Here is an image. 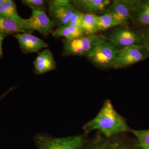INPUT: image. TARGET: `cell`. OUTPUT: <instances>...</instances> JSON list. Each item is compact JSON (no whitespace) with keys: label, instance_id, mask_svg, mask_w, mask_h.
Here are the masks:
<instances>
[{"label":"cell","instance_id":"603a6c76","mask_svg":"<svg viewBox=\"0 0 149 149\" xmlns=\"http://www.w3.org/2000/svg\"><path fill=\"white\" fill-rule=\"evenodd\" d=\"M143 45L149 52V26L147 27L145 31L143 32Z\"/></svg>","mask_w":149,"mask_h":149},{"label":"cell","instance_id":"ac0fdd59","mask_svg":"<svg viewBox=\"0 0 149 149\" xmlns=\"http://www.w3.org/2000/svg\"><path fill=\"white\" fill-rule=\"evenodd\" d=\"M0 15L17 20L23 19L19 15L15 3L12 0H6L0 6Z\"/></svg>","mask_w":149,"mask_h":149},{"label":"cell","instance_id":"2e32d148","mask_svg":"<svg viewBox=\"0 0 149 149\" xmlns=\"http://www.w3.org/2000/svg\"><path fill=\"white\" fill-rule=\"evenodd\" d=\"M98 15L95 14L84 13L81 28L83 29L85 35H92L99 32L98 29Z\"/></svg>","mask_w":149,"mask_h":149},{"label":"cell","instance_id":"5b68a950","mask_svg":"<svg viewBox=\"0 0 149 149\" xmlns=\"http://www.w3.org/2000/svg\"><path fill=\"white\" fill-rule=\"evenodd\" d=\"M119 49L104 40L94 47L86 56L98 67L112 68Z\"/></svg>","mask_w":149,"mask_h":149},{"label":"cell","instance_id":"ba28073f","mask_svg":"<svg viewBox=\"0 0 149 149\" xmlns=\"http://www.w3.org/2000/svg\"><path fill=\"white\" fill-rule=\"evenodd\" d=\"M50 18L58 27L66 26L76 10L69 0H53L48 2Z\"/></svg>","mask_w":149,"mask_h":149},{"label":"cell","instance_id":"7402d4cb","mask_svg":"<svg viewBox=\"0 0 149 149\" xmlns=\"http://www.w3.org/2000/svg\"><path fill=\"white\" fill-rule=\"evenodd\" d=\"M84 15V13L75 10L70 17L66 26L81 28V23Z\"/></svg>","mask_w":149,"mask_h":149},{"label":"cell","instance_id":"8992f818","mask_svg":"<svg viewBox=\"0 0 149 149\" xmlns=\"http://www.w3.org/2000/svg\"><path fill=\"white\" fill-rule=\"evenodd\" d=\"M149 57V52L144 45H136L119 49L113 65L114 69L125 68Z\"/></svg>","mask_w":149,"mask_h":149},{"label":"cell","instance_id":"277c9868","mask_svg":"<svg viewBox=\"0 0 149 149\" xmlns=\"http://www.w3.org/2000/svg\"><path fill=\"white\" fill-rule=\"evenodd\" d=\"M104 40H106L104 35L97 34L85 35L72 40L64 39L62 55L86 56L94 47Z\"/></svg>","mask_w":149,"mask_h":149},{"label":"cell","instance_id":"9c48e42d","mask_svg":"<svg viewBox=\"0 0 149 149\" xmlns=\"http://www.w3.org/2000/svg\"><path fill=\"white\" fill-rule=\"evenodd\" d=\"M23 22L29 33L37 31L45 37L52 32L55 25L45 10H32L31 16L24 19Z\"/></svg>","mask_w":149,"mask_h":149},{"label":"cell","instance_id":"52a82bcc","mask_svg":"<svg viewBox=\"0 0 149 149\" xmlns=\"http://www.w3.org/2000/svg\"><path fill=\"white\" fill-rule=\"evenodd\" d=\"M105 37L107 41L118 49L136 45H143V32L128 28L116 29Z\"/></svg>","mask_w":149,"mask_h":149},{"label":"cell","instance_id":"7a4b0ae2","mask_svg":"<svg viewBox=\"0 0 149 149\" xmlns=\"http://www.w3.org/2000/svg\"><path fill=\"white\" fill-rule=\"evenodd\" d=\"M34 140L37 149H83L88 139L84 134L54 138L46 133H39L35 136Z\"/></svg>","mask_w":149,"mask_h":149},{"label":"cell","instance_id":"9a60e30c","mask_svg":"<svg viewBox=\"0 0 149 149\" xmlns=\"http://www.w3.org/2000/svg\"><path fill=\"white\" fill-rule=\"evenodd\" d=\"M52 33L53 36L56 38L64 37L65 39L69 40L85 35L82 28L68 26L58 27Z\"/></svg>","mask_w":149,"mask_h":149},{"label":"cell","instance_id":"30bf717a","mask_svg":"<svg viewBox=\"0 0 149 149\" xmlns=\"http://www.w3.org/2000/svg\"><path fill=\"white\" fill-rule=\"evenodd\" d=\"M141 1L115 0L109 5V12L111 14L120 25H125L133 15Z\"/></svg>","mask_w":149,"mask_h":149},{"label":"cell","instance_id":"d4e9b609","mask_svg":"<svg viewBox=\"0 0 149 149\" xmlns=\"http://www.w3.org/2000/svg\"><path fill=\"white\" fill-rule=\"evenodd\" d=\"M146 149L145 148H141V147H139V149Z\"/></svg>","mask_w":149,"mask_h":149},{"label":"cell","instance_id":"5bb4252c","mask_svg":"<svg viewBox=\"0 0 149 149\" xmlns=\"http://www.w3.org/2000/svg\"><path fill=\"white\" fill-rule=\"evenodd\" d=\"M71 2L83 13L95 14L104 10L111 2L109 0H74Z\"/></svg>","mask_w":149,"mask_h":149},{"label":"cell","instance_id":"6da1fadb","mask_svg":"<svg viewBox=\"0 0 149 149\" xmlns=\"http://www.w3.org/2000/svg\"><path fill=\"white\" fill-rule=\"evenodd\" d=\"M83 134L88 136L97 130L107 137L130 133L131 128L126 120L119 114L110 100H107L95 117L83 125Z\"/></svg>","mask_w":149,"mask_h":149},{"label":"cell","instance_id":"3957f363","mask_svg":"<svg viewBox=\"0 0 149 149\" xmlns=\"http://www.w3.org/2000/svg\"><path fill=\"white\" fill-rule=\"evenodd\" d=\"M139 148L137 140L132 139L127 133L107 137L100 132L89 140L83 149H137Z\"/></svg>","mask_w":149,"mask_h":149},{"label":"cell","instance_id":"ffe728a7","mask_svg":"<svg viewBox=\"0 0 149 149\" xmlns=\"http://www.w3.org/2000/svg\"><path fill=\"white\" fill-rule=\"evenodd\" d=\"M130 133L136 137L139 147L149 149V130H138L131 129Z\"/></svg>","mask_w":149,"mask_h":149},{"label":"cell","instance_id":"cb8c5ba5","mask_svg":"<svg viewBox=\"0 0 149 149\" xmlns=\"http://www.w3.org/2000/svg\"><path fill=\"white\" fill-rule=\"evenodd\" d=\"M4 39V38H3L2 37L0 36V58H1L2 57L3 55L2 43Z\"/></svg>","mask_w":149,"mask_h":149},{"label":"cell","instance_id":"d6986e66","mask_svg":"<svg viewBox=\"0 0 149 149\" xmlns=\"http://www.w3.org/2000/svg\"><path fill=\"white\" fill-rule=\"evenodd\" d=\"M98 24L99 32L120 25V24L109 12L103 15L98 16Z\"/></svg>","mask_w":149,"mask_h":149},{"label":"cell","instance_id":"8fae6325","mask_svg":"<svg viewBox=\"0 0 149 149\" xmlns=\"http://www.w3.org/2000/svg\"><path fill=\"white\" fill-rule=\"evenodd\" d=\"M18 41L22 51L25 54L32 53L48 47L47 43L30 33H18L14 35Z\"/></svg>","mask_w":149,"mask_h":149},{"label":"cell","instance_id":"44dd1931","mask_svg":"<svg viewBox=\"0 0 149 149\" xmlns=\"http://www.w3.org/2000/svg\"><path fill=\"white\" fill-rule=\"evenodd\" d=\"M22 3L32 10L45 11L46 1L44 0H23Z\"/></svg>","mask_w":149,"mask_h":149},{"label":"cell","instance_id":"7c38bea8","mask_svg":"<svg viewBox=\"0 0 149 149\" xmlns=\"http://www.w3.org/2000/svg\"><path fill=\"white\" fill-rule=\"evenodd\" d=\"M35 73L41 74L56 69V64L53 54L49 49L40 52L34 61Z\"/></svg>","mask_w":149,"mask_h":149},{"label":"cell","instance_id":"4fadbf2b","mask_svg":"<svg viewBox=\"0 0 149 149\" xmlns=\"http://www.w3.org/2000/svg\"><path fill=\"white\" fill-rule=\"evenodd\" d=\"M24 19L17 20L0 15V36L5 38L9 35L29 33L23 22Z\"/></svg>","mask_w":149,"mask_h":149},{"label":"cell","instance_id":"e0dca14e","mask_svg":"<svg viewBox=\"0 0 149 149\" xmlns=\"http://www.w3.org/2000/svg\"><path fill=\"white\" fill-rule=\"evenodd\" d=\"M133 18L139 25L149 26V0L141 1Z\"/></svg>","mask_w":149,"mask_h":149}]
</instances>
